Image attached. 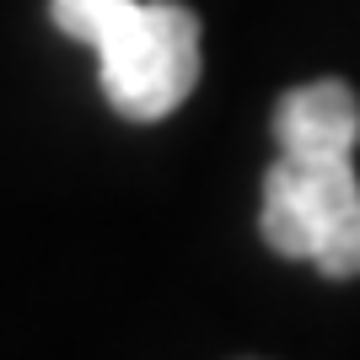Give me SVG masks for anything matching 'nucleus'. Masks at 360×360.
<instances>
[{"instance_id": "1", "label": "nucleus", "mask_w": 360, "mask_h": 360, "mask_svg": "<svg viewBox=\"0 0 360 360\" xmlns=\"http://www.w3.org/2000/svg\"><path fill=\"white\" fill-rule=\"evenodd\" d=\"M54 27L97 49V81L113 113L167 119L199 86V16L178 0H49Z\"/></svg>"}, {"instance_id": "2", "label": "nucleus", "mask_w": 360, "mask_h": 360, "mask_svg": "<svg viewBox=\"0 0 360 360\" xmlns=\"http://www.w3.org/2000/svg\"><path fill=\"white\" fill-rule=\"evenodd\" d=\"M258 231L280 258L312 264L328 280L360 274V178L355 162H280L264 172Z\"/></svg>"}, {"instance_id": "3", "label": "nucleus", "mask_w": 360, "mask_h": 360, "mask_svg": "<svg viewBox=\"0 0 360 360\" xmlns=\"http://www.w3.org/2000/svg\"><path fill=\"white\" fill-rule=\"evenodd\" d=\"M280 156L296 162H355L360 146V103L345 81H307L285 91L274 108Z\"/></svg>"}]
</instances>
